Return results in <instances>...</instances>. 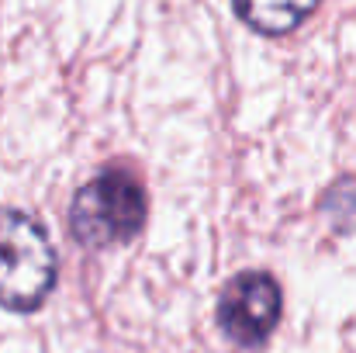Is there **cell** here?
<instances>
[{
    "label": "cell",
    "mask_w": 356,
    "mask_h": 353,
    "mask_svg": "<svg viewBox=\"0 0 356 353\" xmlns=\"http://www.w3.org/2000/svg\"><path fill=\"white\" fill-rule=\"evenodd\" d=\"M56 277L59 260L45 226L21 208H0V308L35 312Z\"/></svg>",
    "instance_id": "1"
},
{
    "label": "cell",
    "mask_w": 356,
    "mask_h": 353,
    "mask_svg": "<svg viewBox=\"0 0 356 353\" xmlns=\"http://www.w3.org/2000/svg\"><path fill=\"white\" fill-rule=\"evenodd\" d=\"M149 215L145 187L128 170H104L83 184L70 205V233L87 249L131 242Z\"/></svg>",
    "instance_id": "2"
},
{
    "label": "cell",
    "mask_w": 356,
    "mask_h": 353,
    "mask_svg": "<svg viewBox=\"0 0 356 353\" xmlns=\"http://www.w3.org/2000/svg\"><path fill=\"white\" fill-rule=\"evenodd\" d=\"M280 284L263 270H245L218 295V326L236 347H263L280 322Z\"/></svg>",
    "instance_id": "3"
},
{
    "label": "cell",
    "mask_w": 356,
    "mask_h": 353,
    "mask_svg": "<svg viewBox=\"0 0 356 353\" xmlns=\"http://www.w3.org/2000/svg\"><path fill=\"white\" fill-rule=\"evenodd\" d=\"M232 7L245 28H252L256 35L277 38L301 28L318 7V0H232Z\"/></svg>",
    "instance_id": "4"
}]
</instances>
